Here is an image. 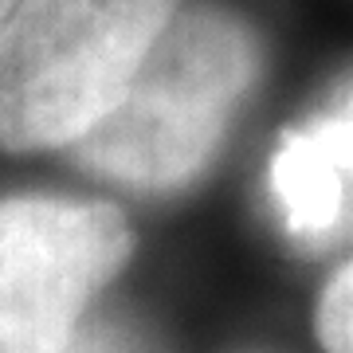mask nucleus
Returning <instances> with one entry per match:
<instances>
[{"mask_svg":"<svg viewBox=\"0 0 353 353\" xmlns=\"http://www.w3.org/2000/svg\"><path fill=\"white\" fill-rule=\"evenodd\" d=\"M318 338L330 353H353V259L318 299Z\"/></svg>","mask_w":353,"mask_h":353,"instance_id":"nucleus-5","label":"nucleus"},{"mask_svg":"<svg viewBox=\"0 0 353 353\" xmlns=\"http://www.w3.org/2000/svg\"><path fill=\"white\" fill-rule=\"evenodd\" d=\"M259 75L252 28L220 4L176 8L114 110L71 145L79 165L138 192L189 185Z\"/></svg>","mask_w":353,"mask_h":353,"instance_id":"nucleus-1","label":"nucleus"},{"mask_svg":"<svg viewBox=\"0 0 353 353\" xmlns=\"http://www.w3.org/2000/svg\"><path fill=\"white\" fill-rule=\"evenodd\" d=\"M181 0H24L0 36V145H75L126 94Z\"/></svg>","mask_w":353,"mask_h":353,"instance_id":"nucleus-2","label":"nucleus"},{"mask_svg":"<svg viewBox=\"0 0 353 353\" xmlns=\"http://www.w3.org/2000/svg\"><path fill=\"white\" fill-rule=\"evenodd\" d=\"M94 353H118V350H106V345H99V350H94Z\"/></svg>","mask_w":353,"mask_h":353,"instance_id":"nucleus-7","label":"nucleus"},{"mask_svg":"<svg viewBox=\"0 0 353 353\" xmlns=\"http://www.w3.org/2000/svg\"><path fill=\"white\" fill-rule=\"evenodd\" d=\"M20 4H24V0H0V36H4V28L12 24V16H16Z\"/></svg>","mask_w":353,"mask_h":353,"instance_id":"nucleus-6","label":"nucleus"},{"mask_svg":"<svg viewBox=\"0 0 353 353\" xmlns=\"http://www.w3.org/2000/svg\"><path fill=\"white\" fill-rule=\"evenodd\" d=\"M134 252L126 216L102 201H0V353H67L94 294Z\"/></svg>","mask_w":353,"mask_h":353,"instance_id":"nucleus-3","label":"nucleus"},{"mask_svg":"<svg viewBox=\"0 0 353 353\" xmlns=\"http://www.w3.org/2000/svg\"><path fill=\"white\" fill-rule=\"evenodd\" d=\"M267 192L283 236L303 252L353 243V75L279 138Z\"/></svg>","mask_w":353,"mask_h":353,"instance_id":"nucleus-4","label":"nucleus"}]
</instances>
